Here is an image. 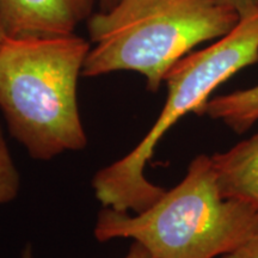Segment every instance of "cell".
Instances as JSON below:
<instances>
[{
  "mask_svg": "<svg viewBox=\"0 0 258 258\" xmlns=\"http://www.w3.org/2000/svg\"><path fill=\"white\" fill-rule=\"evenodd\" d=\"M91 49L73 34L6 38L0 46V110L11 137L38 160L88 144L77 88Z\"/></svg>",
  "mask_w": 258,
  "mask_h": 258,
  "instance_id": "1",
  "label": "cell"
},
{
  "mask_svg": "<svg viewBox=\"0 0 258 258\" xmlns=\"http://www.w3.org/2000/svg\"><path fill=\"white\" fill-rule=\"evenodd\" d=\"M258 232V208L221 195L211 157L201 154L186 175L151 207L129 213L104 207L95 230L101 243L128 238L154 258H214Z\"/></svg>",
  "mask_w": 258,
  "mask_h": 258,
  "instance_id": "2",
  "label": "cell"
},
{
  "mask_svg": "<svg viewBox=\"0 0 258 258\" xmlns=\"http://www.w3.org/2000/svg\"><path fill=\"white\" fill-rule=\"evenodd\" d=\"M238 21L218 0H118L88 19L95 47L83 76L133 71L156 92L173 64L199 44L224 36Z\"/></svg>",
  "mask_w": 258,
  "mask_h": 258,
  "instance_id": "3",
  "label": "cell"
},
{
  "mask_svg": "<svg viewBox=\"0 0 258 258\" xmlns=\"http://www.w3.org/2000/svg\"><path fill=\"white\" fill-rule=\"evenodd\" d=\"M258 62V8L240 17L224 36L205 49L189 53L167 72V97L157 121L127 156L103 167L92 179L103 207L140 213L161 198L165 190L145 177V167L157 145L177 121L189 112L200 114L222 83L245 67Z\"/></svg>",
  "mask_w": 258,
  "mask_h": 258,
  "instance_id": "4",
  "label": "cell"
},
{
  "mask_svg": "<svg viewBox=\"0 0 258 258\" xmlns=\"http://www.w3.org/2000/svg\"><path fill=\"white\" fill-rule=\"evenodd\" d=\"M96 0H0V21L9 38L73 35L95 14Z\"/></svg>",
  "mask_w": 258,
  "mask_h": 258,
  "instance_id": "5",
  "label": "cell"
},
{
  "mask_svg": "<svg viewBox=\"0 0 258 258\" xmlns=\"http://www.w3.org/2000/svg\"><path fill=\"white\" fill-rule=\"evenodd\" d=\"M211 159L221 195L258 208V133Z\"/></svg>",
  "mask_w": 258,
  "mask_h": 258,
  "instance_id": "6",
  "label": "cell"
},
{
  "mask_svg": "<svg viewBox=\"0 0 258 258\" xmlns=\"http://www.w3.org/2000/svg\"><path fill=\"white\" fill-rule=\"evenodd\" d=\"M199 115L220 120L235 133H244L258 121V85L209 98Z\"/></svg>",
  "mask_w": 258,
  "mask_h": 258,
  "instance_id": "7",
  "label": "cell"
},
{
  "mask_svg": "<svg viewBox=\"0 0 258 258\" xmlns=\"http://www.w3.org/2000/svg\"><path fill=\"white\" fill-rule=\"evenodd\" d=\"M21 178L0 125V205L17 198Z\"/></svg>",
  "mask_w": 258,
  "mask_h": 258,
  "instance_id": "8",
  "label": "cell"
},
{
  "mask_svg": "<svg viewBox=\"0 0 258 258\" xmlns=\"http://www.w3.org/2000/svg\"><path fill=\"white\" fill-rule=\"evenodd\" d=\"M222 258H258V232Z\"/></svg>",
  "mask_w": 258,
  "mask_h": 258,
  "instance_id": "9",
  "label": "cell"
},
{
  "mask_svg": "<svg viewBox=\"0 0 258 258\" xmlns=\"http://www.w3.org/2000/svg\"><path fill=\"white\" fill-rule=\"evenodd\" d=\"M218 2L226 8L233 10L239 16V18L249 15L258 8V0H218Z\"/></svg>",
  "mask_w": 258,
  "mask_h": 258,
  "instance_id": "10",
  "label": "cell"
},
{
  "mask_svg": "<svg viewBox=\"0 0 258 258\" xmlns=\"http://www.w3.org/2000/svg\"><path fill=\"white\" fill-rule=\"evenodd\" d=\"M124 258H154L153 254L138 241H133Z\"/></svg>",
  "mask_w": 258,
  "mask_h": 258,
  "instance_id": "11",
  "label": "cell"
},
{
  "mask_svg": "<svg viewBox=\"0 0 258 258\" xmlns=\"http://www.w3.org/2000/svg\"><path fill=\"white\" fill-rule=\"evenodd\" d=\"M118 0H99V6H101V11H106L110 10Z\"/></svg>",
  "mask_w": 258,
  "mask_h": 258,
  "instance_id": "12",
  "label": "cell"
},
{
  "mask_svg": "<svg viewBox=\"0 0 258 258\" xmlns=\"http://www.w3.org/2000/svg\"><path fill=\"white\" fill-rule=\"evenodd\" d=\"M19 258H35L34 251H32L31 245H27L23 250H22L21 254H19Z\"/></svg>",
  "mask_w": 258,
  "mask_h": 258,
  "instance_id": "13",
  "label": "cell"
},
{
  "mask_svg": "<svg viewBox=\"0 0 258 258\" xmlns=\"http://www.w3.org/2000/svg\"><path fill=\"white\" fill-rule=\"evenodd\" d=\"M6 38H8V35H6V31L4 29V25H3L2 21H0V46H2L3 43H4Z\"/></svg>",
  "mask_w": 258,
  "mask_h": 258,
  "instance_id": "14",
  "label": "cell"
}]
</instances>
